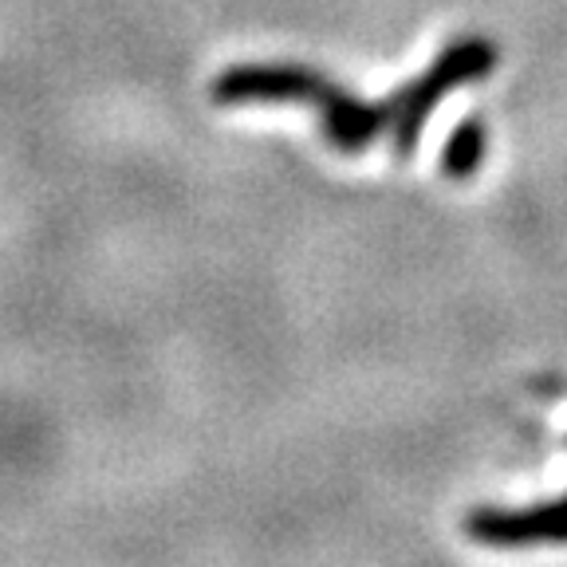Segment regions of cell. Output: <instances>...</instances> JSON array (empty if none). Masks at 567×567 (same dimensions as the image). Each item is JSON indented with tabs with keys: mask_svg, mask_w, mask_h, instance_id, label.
I'll use <instances>...</instances> for the list:
<instances>
[{
	"mask_svg": "<svg viewBox=\"0 0 567 567\" xmlns=\"http://www.w3.org/2000/svg\"><path fill=\"white\" fill-rule=\"evenodd\" d=\"M493 63H496V52L488 40H461V44L445 48V52L417 75V83H410L406 91L394 95V123H390V131H394V151H399V158L414 154L425 118L442 103L445 91L461 87V83L485 80L488 71H493Z\"/></svg>",
	"mask_w": 567,
	"mask_h": 567,
	"instance_id": "cell-1",
	"label": "cell"
},
{
	"mask_svg": "<svg viewBox=\"0 0 567 567\" xmlns=\"http://www.w3.org/2000/svg\"><path fill=\"white\" fill-rule=\"evenodd\" d=\"M303 103L319 106V115H323V134H328L331 146L343 154L367 151V146L394 123V99L382 106L359 103V99L339 91L336 83H328L323 75H316V71H311V83H308V91H303Z\"/></svg>",
	"mask_w": 567,
	"mask_h": 567,
	"instance_id": "cell-2",
	"label": "cell"
},
{
	"mask_svg": "<svg viewBox=\"0 0 567 567\" xmlns=\"http://www.w3.org/2000/svg\"><path fill=\"white\" fill-rule=\"evenodd\" d=\"M470 536L493 548H524V544H567V496L528 513L481 508L470 516Z\"/></svg>",
	"mask_w": 567,
	"mask_h": 567,
	"instance_id": "cell-3",
	"label": "cell"
},
{
	"mask_svg": "<svg viewBox=\"0 0 567 567\" xmlns=\"http://www.w3.org/2000/svg\"><path fill=\"white\" fill-rule=\"evenodd\" d=\"M481 158H485V123L481 118H465L445 138L442 174L453 177V182H465V177H473L481 169Z\"/></svg>",
	"mask_w": 567,
	"mask_h": 567,
	"instance_id": "cell-4",
	"label": "cell"
}]
</instances>
